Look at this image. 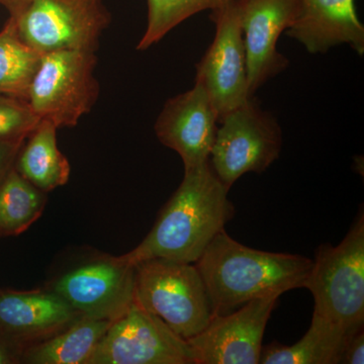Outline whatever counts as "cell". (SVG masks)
Masks as SVG:
<instances>
[{
  "label": "cell",
  "instance_id": "cell-24",
  "mask_svg": "<svg viewBox=\"0 0 364 364\" xmlns=\"http://www.w3.org/2000/svg\"><path fill=\"white\" fill-rule=\"evenodd\" d=\"M25 140L0 141V182L13 168L16 155Z\"/></svg>",
  "mask_w": 364,
  "mask_h": 364
},
{
  "label": "cell",
  "instance_id": "cell-4",
  "mask_svg": "<svg viewBox=\"0 0 364 364\" xmlns=\"http://www.w3.org/2000/svg\"><path fill=\"white\" fill-rule=\"evenodd\" d=\"M134 304L188 340L213 317L202 277L193 263L153 258L135 264Z\"/></svg>",
  "mask_w": 364,
  "mask_h": 364
},
{
  "label": "cell",
  "instance_id": "cell-12",
  "mask_svg": "<svg viewBox=\"0 0 364 364\" xmlns=\"http://www.w3.org/2000/svg\"><path fill=\"white\" fill-rule=\"evenodd\" d=\"M239 21L246 54L249 93L289 67L277 50L280 36L298 18L301 0H237Z\"/></svg>",
  "mask_w": 364,
  "mask_h": 364
},
{
  "label": "cell",
  "instance_id": "cell-8",
  "mask_svg": "<svg viewBox=\"0 0 364 364\" xmlns=\"http://www.w3.org/2000/svg\"><path fill=\"white\" fill-rule=\"evenodd\" d=\"M134 286L135 265L98 254L60 272L46 287L81 315L114 322L133 305Z\"/></svg>",
  "mask_w": 364,
  "mask_h": 364
},
{
  "label": "cell",
  "instance_id": "cell-2",
  "mask_svg": "<svg viewBox=\"0 0 364 364\" xmlns=\"http://www.w3.org/2000/svg\"><path fill=\"white\" fill-rule=\"evenodd\" d=\"M213 316L225 315L248 301L279 296L304 287L313 260L298 254L267 252L219 232L195 263Z\"/></svg>",
  "mask_w": 364,
  "mask_h": 364
},
{
  "label": "cell",
  "instance_id": "cell-23",
  "mask_svg": "<svg viewBox=\"0 0 364 364\" xmlns=\"http://www.w3.org/2000/svg\"><path fill=\"white\" fill-rule=\"evenodd\" d=\"M364 363V333L363 329L348 335L342 349L339 363L363 364Z\"/></svg>",
  "mask_w": 364,
  "mask_h": 364
},
{
  "label": "cell",
  "instance_id": "cell-21",
  "mask_svg": "<svg viewBox=\"0 0 364 364\" xmlns=\"http://www.w3.org/2000/svg\"><path fill=\"white\" fill-rule=\"evenodd\" d=\"M235 0H147V28L136 50L144 51L196 14L215 11Z\"/></svg>",
  "mask_w": 364,
  "mask_h": 364
},
{
  "label": "cell",
  "instance_id": "cell-17",
  "mask_svg": "<svg viewBox=\"0 0 364 364\" xmlns=\"http://www.w3.org/2000/svg\"><path fill=\"white\" fill-rule=\"evenodd\" d=\"M343 328L313 313L308 332L291 346L273 342L262 347L259 363L338 364L348 337Z\"/></svg>",
  "mask_w": 364,
  "mask_h": 364
},
{
  "label": "cell",
  "instance_id": "cell-9",
  "mask_svg": "<svg viewBox=\"0 0 364 364\" xmlns=\"http://www.w3.org/2000/svg\"><path fill=\"white\" fill-rule=\"evenodd\" d=\"M87 364H195L188 341L135 304L112 322Z\"/></svg>",
  "mask_w": 364,
  "mask_h": 364
},
{
  "label": "cell",
  "instance_id": "cell-14",
  "mask_svg": "<svg viewBox=\"0 0 364 364\" xmlns=\"http://www.w3.org/2000/svg\"><path fill=\"white\" fill-rule=\"evenodd\" d=\"M81 314L51 289L0 291V337L20 349L58 334Z\"/></svg>",
  "mask_w": 364,
  "mask_h": 364
},
{
  "label": "cell",
  "instance_id": "cell-25",
  "mask_svg": "<svg viewBox=\"0 0 364 364\" xmlns=\"http://www.w3.org/2000/svg\"><path fill=\"white\" fill-rule=\"evenodd\" d=\"M21 351L0 337V364L21 363Z\"/></svg>",
  "mask_w": 364,
  "mask_h": 364
},
{
  "label": "cell",
  "instance_id": "cell-7",
  "mask_svg": "<svg viewBox=\"0 0 364 364\" xmlns=\"http://www.w3.org/2000/svg\"><path fill=\"white\" fill-rule=\"evenodd\" d=\"M11 18L21 39L42 55L61 50L97 52L111 21L102 0H28Z\"/></svg>",
  "mask_w": 364,
  "mask_h": 364
},
{
  "label": "cell",
  "instance_id": "cell-19",
  "mask_svg": "<svg viewBox=\"0 0 364 364\" xmlns=\"http://www.w3.org/2000/svg\"><path fill=\"white\" fill-rule=\"evenodd\" d=\"M47 193L11 168L0 182V238L18 236L42 215Z\"/></svg>",
  "mask_w": 364,
  "mask_h": 364
},
{
  "label": "cell",
  "instance_id": "cell-16",
  "mask_svg": "<svg viewBox=\"0 0 364 364\" xmlns=\"http://www.w3.org/2000/svg\"><path fill=\"white\" fill-rule=\"evenodd\" d=\"M57 127L41 119L23 143L14 168L36 188L49 193L65 186L70 164L57 145Z\"/></svg>",
  "mask_w": 364,
  "mask_h": 364
},
{
  "label": "cell",
  "instance_id": "cell-22",
  "mask_svg": "<svg viewBox=\"0 0 364 364\" xmlns=\"http://www.w3.org/2000/svg\"><path fill=\"white\" fill-rule=\"evenodd\" d=\"M40 121L26 100L0 95V141L25 140Z\"/></svg>",
  "mask_w": 364,
  "mask_h": 364
},
{
  "label": "cell",
  "instance_id": "cell-15",
  "mask_svg": "<svg viewBox=\"0 0 364 364\" xmlns=\"http://www.w3.org/2000/svg\"><path fill=\"white\" fill-rule=\"evenodd\" d=\"M287 35L311 54H323L348 45L359 56L364 53V26L355 0H301V9Z\"/></svg>",
  "mask_w": 364,
  "mask_h": 364
},
{
  "label": "cell",
  "instance_id": "cell-11",
  "mask_svg": "<svg viewBox=\"0 0 364 364\" xmlns=\"http://www.w3.org/2000/svg\"><path fill=\"white\" fill-rule=\"evenodd\" d=\"M279 299H253L236 312L213 316L202 332L186 340L195 364L259 363L263 335Z\"/></svg>",
  "mask_w": 364,
  "mask_h": 364
},
{
  "label": "cell",
  "instance_id": "cell-18",
  "mask_svg": "<svg viewBox=\"0 0 364 364\" xmlns=\"http://www.w3.org/2000/svg\"><path fill=\"white\" fill-rule=\"evenodd\" d=\"M112 321L81 316L63 331L28 347L21 363L30 364H87L91 354Z\"/></svg>",
  "mask_w": 364,
  "mask_h": 364
},
{
  "label": "cell",
  "instance_id": "cell-6",
  "mask_svg": "<svg viewBox=\"0 0 364 364\" xmlns=\"http://www.w3.org/2000/svg\"><path fill=\"white\" fill-rule=\"evenodd\" d=\"M219 124L210 164L228 189L244 174L262 173L279 159L282 129L255 97L228 112Z\"/></svg>",
  "mask_w": 364,
  "mask_h": 364
},
{
  "label": "cell",
  "instance_id": "cell-10",
  "mask_svg": "<svg viewBox=\"0 0 364 364\" xmlns=\"http://www.w3.org/2000/svg\"><path fill=\"white\" fill-rule=\"evenodd\" d=\"M210 18L215 26V35L196 65V82L207 91L220 121L253 97L249 93L237 0L210 11Z\"/></svg>",
  "mask_w": 364,
  "mask_h": 364
},
{
  "label": "cell",
  "instance_id": "cell-1",
  "mask_svg": "<svg viewBox=\"0 0 364 364\" xmlns=\"http://www.w3.org/2000/svg\"><path fill=\"white\" fill-rule=\"evenodd\" d=\"M228 189L210 161L184 170L181 186L162 208L145 239L130 252L119 255L135 265L162 258L195 263L234 215Z\"/></svg>",
  "mask_w": 364,
  "mask_h": 364
},
{
  "label": "cell",
  "instance_id": "cell-20",
  "mask_svg": "<svg viewBox=\"0 0 364 364\" xmlns=\"http://www.w3.org/2000/svg\"><path fill=\"white\" fill-rule=\"evenodd\" d=\"M42 54L26 44L9 18L0 32V95L26 100Z\"/></svg>",
  "mask_w": 364,
  "mask_h": 364
},
{
  "label": "cell",
  "instance_id": "cell-13",
  "mask_svg": "<svg viewBox=\"0 0 364 364\" xmlns=\"http://www.w3.org/2000/svg\"><path fill=\"white\" fill-rule=\"evenodd\" d=\"M219 117L202 85L167 100L155 123L158 140L176 151L184 170L210 161Z\"/></svg>",
  "mask_w": 364,
  "mask_h": 364
},
{
  "label": "cell",
  "instance_id": "cell-3",
  "mask_svg": "<svg viewBox=\"0 0 364 364\" xmlns=\"http://www.w3.org/2000/svg\"><path fill=\"white\" fill-rule=\"evenodd\" d=\"M304 287L313 294L314 313L343 328L348 334L364 323V215L337 246L323 244L316 251Z\"/></svg>",
  "mask_w": 364,
  "mask_h": 364
},
{
  "label": "cell",
  "instance_id": "cell-5",
  "mask_svg": "<svg viewBox=\"0 0 364 364\" xmlns=\"http://www.w3.org/2000/svg\"><path fill=\"white\" fill-rule=\"evenodd\" d=\"M97 63L95 52L88 50L43 54L26 102L41 119L57 128L75 127L92 109L100 95Z\"/></svg>",
  "mask_w": 364,
  "mask_h": 364
},
{
  "label": "cell",
  "instance_id": "cell-26",
  "mask_svg": "<svg viewBox=\"0 0 364 364\" xmlns=\"http://www.w3.org/2000/svg\"><path fill=\"white\" fill-rule=\"evenodd\" d=\"M28 1V0H0V4L6 7L11 16H16Z\"/></svg>",
  "mask_w": 364,
  "mask_h": 364
}]
</instances>
